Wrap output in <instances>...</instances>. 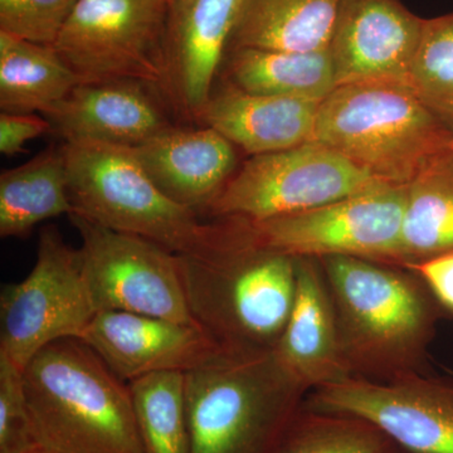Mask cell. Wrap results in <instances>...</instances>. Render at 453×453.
I'll use <instances>...</instances> for the list:
<instances>
[{
	"label": "cell",
	"mask_w": 453,
	"mask_h": 453,
	"mask_svg": "<svg viewBox=\"0 0 453 453\" xmlns=\"http://www.w3.org/2000/svg\"><path fill=\"white\" fill-rule=\"evenodd\" d=\"M166 2H169V0H166Z\"/></svg>",
	"instance_id": "836d02e7"
},
{
	"label": "cell",
	"mask_w": 453,
	"mask_h": 453,
	"mask_svg": "<svg viewBox=\"0 0 453 453\" xmlns=\"http://www.w3.org/2000/svg\"><path fill=\"white\" fill-rule=\"evenodd\" d=\"M73 211L61 148L47 149L0 175V235L23 238L43 220Z\"/></svg>",
	"instance_id": "7402d4cb"
},
{
	"label": "cell",
	"mask_w": 453,
	"mask_h": 453,
	"mask_svg": "<svg viewBox=\"0 0 453 453\" xmlns=\"http://www.w3.org/2000/svg\"><path fill=\"white\" fill-rule=\"evenodd\" d=\"M423 20L401 0H342L330 44L338 86L360 82L407 86Z\"/></svg>",
	"instance_id": "5bb4252c"
},
{
	"label": "cell",
	"mask_w": 453,
	"mask_h": 453,
	"mask_svg": "<svg viewBox=\"0 0 453 453\" xmlns=\"http://www.w3.org/2000/svg\"><path fill=\"white\" fill-rule=\"evenodd\" d=\"M80 82L53 47L0 32L2 112L46 115Z\"/></svg>",
	"instance_id": "cb8c5ba5"
},
{
	"label": "cell",
	"mask_w": 453,
	"mask_h": 453,
	"mask_svg": "<svg viewBox=\"0 0 453 453\" xmlns=\"http://www.w3.org/2000/svg\"><path fill=\"white\" fill-rule=\"evenodd\" d=\"M28 453H50V452L44 451V449H40V447H35V449H33L32 451H29Z\"/></svg>",
	"instance_id": "1f68e13d"
},
{
	"label": "cell",
	"mask_w": 453,
	"mask_h": 453,
	"mask_svg": "<svg viewBox=\"0 0 453 453\" xmlns=\"http://www.w3.org/2000/svg\"><path fill=\"white\" fill-rule=\"evenodd\" d=\"M405 201L407 186L383 183L312 210L247 222L253 242L291 257L349 256L401 266Z\"/></svg>",
	"instance_id": "30bf717a"
},
{
	"label": "cell",
	"mask_w": 453,
	"mask_h": 453,
	"mask_svg": "<svg viewBox=\"0 0 453 453\" xmlns=\"http://www.w3.org/2000/svg\"><path fill=\"white\" fill-rule=\"evenodd\" d=\"M427 286L445 314L453 315V252L404 265Z\"/></svg>",
	"instance_id": "4dcf8cb0"
},
{
	"label": "cell",
	"mask_w": 453,
	"mask_h": 453,
	"mask_svg": "<svg viewBox=\"0 0 453 453\" xmlns=\"http://www.w3.org/2000/svg\"><path fill=\"white\" fill-rule=\"evenodd\" d=\"M279 453H402L377 426L350 414L301 408Z\"/></svg>",
	"instance_id": "484cf974"
},
{
	"label": "cell",
	"mask_w": 453,
	"mask_h": 453,
	"mask_svg": "<svg viewBox=\"0 0 453 453\" xmlns=\"http://www.w3.org/2000/svg\"><path fill=\"white\" fill-rule=\"evenodd\" d=\"M308 395L273 349L223 348L186 372L190 453H279Z\"/></svg>",
	"instance_id": "3957f363"
},
{
	"label": "cell",
	"mask_w": 453,
	"mask_h": 453,
	"mask_svg": "<svg viewBox=\"0 0 453 453\" xmlns=\"http://www.w3.org/2000/svg\"><path fill=\"white\" fill-rule=\"evenodd\" d=\"M453 252V149L441 151L407 186L401 266Z\"/></svg>",
	"instance_id": "603a6c76"
},
{
	"label": "cell",
	"mask_w": 453,
	"mask_h": 453,
	"mask_svg": "<svg viewBox=\"0 0 453 453\" xmlns=\"http://www.w3.org/2000/svg\"><path fill=\"white\" fill-rule=\"evenodd\" d=\"M243 0H169L165 95L199 120L237 25Z\"/></svg>",
	"instance_id": "9a60e30c"
},
{
	"label": "cell",
	"mask_w": 453,
	"mask_h": 453,
	"mask_svg": "<svg viewBox=\"0 0 453 453\" xmlns=\"http://www.w3.org/2000/svg\"><path fill=\"white\" fill-rule=\"evenodd\" d=\"M52 133L50 122L35 113L2 112L0 115V153L13 157L22 153L27 142Z\"/></svg>",
	"instance_id": "f546056e"
},
{
	"label": "cell",
	"mask_w": 453,
	"mask_h": 453,
	"mask_svg": "<svg viewBox=\"0 0 453 453\" xmlns=\"http://www.w3.org/2000/svg\"><path fill=\"white\" fill-rule=\"evenodd\" d=\"M319 106L299 98L251 94L226 82L219 91L213 89L199 120L256 157L312 142Z\"/></svg>",
	"instance_id": "d6986e66"
},
{
	"label": "cell",
	"mask_w": 453,
	"mask_h": 453,
	"mask_svg": "<svg viewBox=\"0 0 453 453\" xmlns=\"http://www.w3.org/2000/svg\"><path fill=\"white\" fill-rule=\"evenodd\" d=\"M342 0H243L228 50L330 49Z\"/></svg>",
	"instance_id": "ffe728a7"
},
{
	"label": "cell",
	"mask_w": 453,
	"mask_h": 453,
	"mask_svg": "<svg viewBox=\"0 0 453 453\" xmlns=\"http://www.w3.org/2000/svg\"><path fill=\"white\" fill-rule=\"evenodd\" d=\"M332 297L351 377L389 381L428 372L445 311L413 271L372 259H318Z\"/></svg>",
	"instance_id": "6da1fadb"
},
{
	"label": "cell",
	"mask_w": 453,
	"mask_h": 453,
	"mask_svg": "<svg viewBox=\"0 0 453 453\" xmlns=\"http://www.w3.org/2000/svg\"><path fill=\"white\" fill-rule=\"evenodd\" d=\"M97 314L81 250L65 243L56 226H46L31 273L3 286L0 357L23 372L47 345L81 339Z\"/></svg>",
	"instance_id": "52a82bcc"
},
{
	"label": "cell",
	"mask_w": 453,
	"mask_h": 453,
	"mask_svg": "<svg viewBox=\"0 0 453 453\" xmlns=\"http://www.w3.org/2000/svg\"><path fill=\"white\" fill-rule=\"evenodd\" d=\"M166 0H80L53 50L81 82L166 89Z\"/></svg>",
	"instance_id": "ba28073f"
},
{
	"label": "cell",
	"mask_w": 453,
	"mask_h": 453,
	"mask_svg": "<svg viewBox=\"0 0 453 453\" xmlns=\"http://www.w3.org/2000/svg\"><path fill=\"white\" fill-rule=\"evenodd\" d=\"M155 184L179 204L205 211L234 175V145L211 127H169L131 148Z\"/></svg>",
	"instance_id": "e0dca14e"
},
{
	"label": "cell",
	"mask_w": 453,
	"mask_h": 453,
	"mask_svg": "<svg viewBox=\"0 0 453 453\" xmlns=\"http://www.w3.org/2000/svg\"><path fill=\"white\" fill-rule=\"evenodd\" d=\"M83 268L97 312L121 311L196 324L177 253L145 238L113 231L80 214Z\"/></svg>",
	"instance_id": "8fae6325"
},
{
	"label": "cell",
	"mask_w": 453,
	"mask_h": 453,
	"mask_svg": "<svg viewBox=\"0 0 453 453\" xmlns=\"http://www.w3.org/2000/svg\"><path fill=\"white\" fill-rule=\"evenodd\" d=\"M407 88L453 133V13L423 20Z\"/></svg>",
	"instance_id": "4316f807"
},
{
	"label": "cell",
	"mask_w": 453,
	"mask_h": 453,
	"mask_svg": "<svg viewBox=\"0 0 453 453\" xmlns=\"http://www.w3.org/2000/svg\"><path fill=\"white\" fill-rule=\"evenodd\" d=\"M453 133L405 85L338 86L319 106L314 140L372 177L408 186Z\"/></svg>",
	"instance_id": "8992f818"
},
{
	"label": "cell",
	"mask_w": 453,
	"mask_h": 453,
	"mask_svg": "<svg viewBox=\"0 0 453 453\" xmlns=\"http://www.w3.org/2000/svg\"><path fill=\"white\" fill-rule=\"evenodd\" d=\"M81 340L125 381L195 371L223 350L199 325L121 311L98 312Z\"/></svg>",
	"instance_id": "4fadbf2b"
},
{
	"label": "cell",
	"mask_w": 453,
	"mask_h": 453,
	"mask_svg": "<svg viewBox=\"0 0 453 453\" xmlns=\"http://www.w3.org/2000/svg\"><path fill=\"white\" fill-rule=\"evenodd\" d=\"M37 447L50 453H146L129 384L81 339L57 340L23 371Z\"/></svg>",
	"instance_id": "7a4b0ae2"
},
{
	"label": "cell",
	"mask_w": 453,
	"mask_h": 453,
	"mask_svg": "<svg viewBox=\"0 0 453 453\" xmlns=\"http://www.w3.org/2000/svg\"><path fill=\"white\" fill-rule=\"evenodd\" d=\"M35 447L23 372L0 357V453H28Z\"/></svg>",
	"instance_id": "f1b7e54d"
},
{
	"label": "cell",
	"mask_w": 453,
	"mask_h": 453,
	"mask_svg": "<svg viewBox=\"0 0 453 453\" xmlns=\"http://www.w3.org/2000/svg\"><path fill=\"white\" fill-rule=\"evenodd\" d=\"M148 88L133 80L80 82L43 116L65 142L136 148L172 127Z\"/></svg>",
	"instance_id": "2e32d148"
},
{
	"label": "cell",
	"mask_w": 453,
	"mask_h": 453,
	"mask_svg": "<svg viewBox=\"0 0 453 453\" xmlns=\"http://www.w3.org/2000/svg\"><path fill=\"white\" fill-rule=\"evenodd\" d=\"M80 0H0V32L53 46Z\"/></svg>",
	"instance_id": "83f0119b"
},
{
	"label": "cell",
	"mask_w": 453,
	"mask_h": 453,
	"mask_svg": "<svg viewBox=\"0 0 453 453\" xmlns=\"http://www.w3.org/2000/svg\"><path fill=\"white\" fill-rule=\"evenodd\" d=\"M190 314L223 348L273 350L296 297V258L253 242L251 226L208 257L179 256Z\"/></svg>",
	"instance_id": "5b68a950"
},
{
	"label": "cell",
	"mask_w": 453,
	"mask_h": 453,
	"mask_svg": "<svg viewBox=\"0 0 453 453\" xmlns=\"http://www.w3.org/2000/svg\"><path fill=\"white\" fill-rule=\"evenodd\" d=\"M305 405L377 426L402 453H453V375L389 381L350 377L310 392Z\"/></svg>",
	"instance_id": "7c38bea8"
},
{
	"label": "cell",
	"mask_w": 453,
	"mask_h": 453,
	"mask_svg": "<svg viewBox=\"0 0 453 453\" xmlns=\"http://www.w3.org/2000/svg\"><path fill=\"white\" fill-rule=\"evenodd\" d=\"M451 146H452V149H453V140H452V144H451Z\"/></svg>",
	"instance_id": "d6a6232c"
},
{
	"label": "cell",
	"mask_w": 453,
	"mask_h": 453,
	"mask_svg": "<svg viewBox=\"0 0 453 453\" xmlns=\"http://www.w3.org/2000/svg\"><path fill=\"white\" fill-rule=\"evenodd\" d=\"M62 151L73 213L188 257H208L242 234L240 219L202 222L198 211L173 201L149 177L131 148L68 142Z\"/></svg>",
	"instance_id": "277c9868"
},
{
	"label": "cell",
	"mask_w": 453,
	"mask_h": 453,
	"mask_svg": "<svg viewBox=\"0 0 453 453\" xmlns=\"http://www.w3.org/2000/svg\"><path fill=\"white\" fill-rule=\"evenodd\" d=\"M226 83L256 95L299 98L321 104L338 88L330 49L294 52L262 49L229 50Z\"/></svg>",
	"instance_id": "44dd1931"
},
{
	"label": "cell",
	"mask_w": 453,
	"mask_h": 453,
	"mask_svg": "<svg viewBox=\"0 0 453 453\" xmlns=\"http://www.w3.org/2000/svg\"><path fill=\"white\" fill-rule=\"evenodd\" d=\"M127 384L145 452L190 453L186 372H153Z\"/></svg>",
	"instance_id": "d4e9b609"
},
{
	"label": "cell",
	"mask_w": 453,
	"mask_h": 453,
	"mask_svg": "<svg viewBox=\"0 0 453 453\" xmlns=\"http://www.w3.org/2000/svg\"><path fill=\"white\" fill-rule=\"evenodd\" d=\"M296 275L294 308L273 350L286 371L310 393L351 375L320 262L296 258Z\"/></svg>",
	"instance_id": "ac0fdd59"
},
{
	"label": "cell",
	"mask_w": 453,
	"mask_h": 453,
	"mask_svg": "<svg viewBox=\"0 0 453 453\" xmlns=\"http://www.w3.org/2000/svg\"><path fill=\"white\" fill-rule=\"evenodd\" d=\"M386 183L319 142L256 155L205 210L216 219L261 222L312 210Z\"/></svg>",
	"instance_id": "9c48e42d"
}]
</instances>
